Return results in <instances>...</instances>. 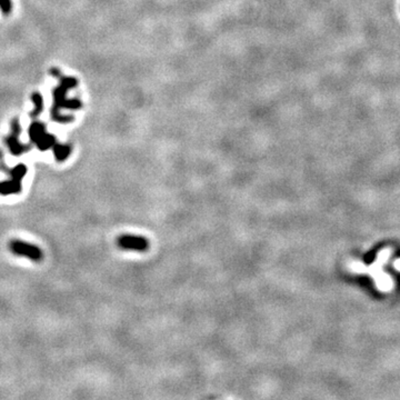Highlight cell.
<instances>
[{
    "label": "cell",
    "mask_w": 400,
    "mask_h": 400,
    "mask_svg": "<svg viewBox=\"0 0 400 400\" xmlns=\"http://www.w3.org/2000/svg\"><path fill=\"white\" fill-rule=\"evenodd\" d=\"M59 85L52 90L53 105L50 110L51 119L59 124H68L74 120V117L70 115H62L61 110H78L82 107V102L78 98L68 99L67 94L70 89H74L78 86V80L75 77L61 76L59 78Z\"/></svg>",
    "instance_id": "obj_1"
},
{
    "label": "cell",
    "mask_w": 400,
    "mask_h": 400,
    "mask_svg": "<svg viewBox=\"0 0 400 400\" xmlns=\"http://www.w3.org/2000/svg\"><path fill=\"white\" fill-rule=\"evenodd\" d=\"M9 249L14 255L26 257L28 259L35 262L40 261L43 257L40 248L32 245V243L17 240V239H13V240L10 241V243H9Z\"/></svg>",
    "instance_id": "obj_2"
},
{
    "label": "cell",
    "mask_w": 400,
    "mask_h": 400,
    "mask_svg": "<svg viewBox=\"0 0 400 400\" xmlns=\"http://www.w3.org/2000/svg\"><path fill=\"white\" fill-rule=\"evenodd\" d=\"M118 245L120 248L126 250L144 251L147 249L148 242L143 237L124 235L118 238Z\"/></svg>",
    "instance_id": "obj_3"
},
{
    "label": "cell",
    "mask_w": 400,
    "mask_h": 400,
    "mask_svg": "<svg viewBox=\"0 0 400 400\" xmlns=\"http://www.w3.org/2000/svg\"><path fill=\"white\" fill-rule=\"evenodd\" d=\"M4 144L8 147L9 151L13 155V156H20L22 154L27 153V151L30 149L28 145H25L20 143V140H19V136L11 134L9 136H7L6 138H4Z\"/></svg>",
    "instance_id": "obj_4"
},
{
    "label": "cell",
    "mask_w": 400,
    "mask_h": 400,
    "mask_svg": "<svg viewBox=\"0 0 400 400\" xmlns=\"http://www.w3.org/2000/svg\"><path fill=\"white\" fill-rule=\"evenodd\" d=\"M47 134L46 130V125L42 124L41 121H33V123L29 127L28 135L29 138H30L31 143L37 144L39 140H41L43 138V136Z\"/></svg>",
    "instance_id": "obj_5"
},
{
    "label": "cell",
    "mask_w": 400,
    "mask_h": 400,
    "mask_svg": "<svg viewBox=\"0 0 400 400\" xmlns=\"http://www.w3.org/2000/svg\"><path fill=\"white\" fill-rule=\"evenodd\" d=\"M20 192H21V182H17V180L11 179L7 180V182L0 183V194L3 195V196L19 194Z\"/></svg>",
    "instance_id": "obj_6"
},
{
    "label": "cell",
    "mask_w": 400,
    "mask_h": 400,
    "mask_svg": "<svg viewBox=\"0 0 400 400\" xmlns=\"http://www.w3.org/2000/svg\"><path fill=\"white\" fill-rule=\"evenodd\" d=\"M52 153L58 162H65L71 154V146L65 144H55L52 146Z\"/></svg>",
    "instance_id": "obj_7"
},
{
    "label": "cell",
    "mask_w": 400,
    "mask_h": 400,
    "mask_svg": "<svg viewBox=\"0 0 400 400\" xmlns=\"http://www.w3.org/2000/svg\"><path fill=\"white\" fill-rule=\"evenodd\" d=\"M31 101L33 104V110L30 113L31 118H36L43 110V98L40 92L35 91L31 95Z\"/></svg>",
    "instance_id": "obj_8"
},
{
    "label": "cell",
    "mask_w": 400,
    "mask_h": 400,
    "mask_svg": "<svg viewBox=\"0 0 400 400\" xmlns=\"http://www.w3.org/2000/svg\"><path fill=\"white\" fill-rule=\"evenodd\" d=\"M55 144H56V137H55V136H52V135L47 133L45 136H43V138L41 140L38 141V143L36 144V146H37V148L39 150L45 151V150L52 148V146Z\"/></svg>",
    "instance_id": "obj_9"
},
{
    "label": "cell",
    "mask_w": 400,
    "mask_h": 400,
    "mask_svg": "<svg viewBox=\"0 0 400 400\" xmlns=\"http://www.w3.org/2000/svg\"><path fill=\"white\" fill-rule=\"evenodd\" d=\"M8 174L10 175L11 179L17 180V182H21L22 178L25 177L26 174H27V167L25 165H22V164L17 165V166H14L12 169L9 170Z\"/></svg>",
    "instance_id": "obj_10"
},
{
    "label": "cell",
    "mask_w": 400,
    "mask_h": 400,
    "mask_svg": "<svg viewBox=\"0 0 400 400\" xmlns=\"http://www.w3.org/2000/svg\"><path fill=\"white\" fill-rule=\"evenodd\" d=\"M378 251H379V247H376V248H374V249H372L366 253V255L364 256V262L366 263V265H372V263L376 260V257H377Z\"/></svg>",
    "instance_id": "obj_11"
},
{
    "label": "cell",
    "mask_w": 400,
    "mask_h": 400,
    "mask_svg": "<svg viewBox=\"0 0 400 400\" xmlns=\"http://www.w3.org/2000/svg\"><path fill=\"white\" fill-rule=\"evenodd\" d=\"M0 10L3 14H9L12 10L11 0H0Z\"/></svg>",
    "instance_id": "obj_12"
},
{
    "label": "cell",
    "mask_w": 400,
    "mask_h": 400,
    "mask_svg": "<svg viewBox=\"0 0 400 400\" xmlns=\"http://www.w3.org/2000/svg\"><path fill=\"white\" fill-rule=\"evenodd\" d=\"M10 130H11V134H14L17 136H20L21 133V126L20 123H19V119L18 118H13L10 123Z\"/></svg>",
    "instance_id": "obj_13"
},
{
    "label": "cell",
    "mask_w": 400,
    "mask_h": 400,
    "mask_svg": "<svg viewBox=\"0 0 400 400\" xmlns=\"http://www.w3.org/2000/svg\"><path fill=\"white\" fill-rule=\"evenodd\" d=\"M49 74L51 76H53V77H56V78H60L61 77V71L58 69V68H51V69L49 70Z\"/></svg>",
    "instance_id": "obj_14"
}]
</instances>
